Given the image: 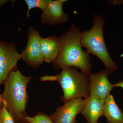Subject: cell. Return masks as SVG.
<instances>
[{"label":"cell","mask_w":123,"mask_h":123,"mask_svg":"<svg viewBox=\"0 0 123 123\" xmlns=\"http://www.w3.org/2000/svg\"><path fill=\"white\" fill-rule=\"evenodd\" d=\"M81 31L73 24L68 31L60 37V50L52 63L53 67L63 69L67 67L78 68L81 72L89 75L92 68L90 54L82 49L81 43Z\"/></svg>","instance_id":"6da1fadb"},{"label":"cell","mask_w":123,"mask_h":123,"mask_svg":"<svg viewBox=\"0 0 123 123\" xmlns=\"http://www.w3.org/2000/svg\"><path fill=\"white\" fill-rule=\"evenodd\" d=\"M32 77L24 76L17 69L10 73L4 83L3 103L18 123L25 121L27 116L25 111L28 99L27 88Z\"/></svg>","instance_id":"7a4b0ae2"},{"label":"cell","mask_w":123,"mask_h":123,"mask_svg":"<svg viewBox=\"0 0 123 123\" xmlns=\"http://www.w3.org/2000/svg\"><path fill=\"white\" fill-rule=\"evenodd\" d=\"M93 25L89 30L81 31L82 47L86 49L89 54L97 56L106 68L108 74L113 73L118 69L112 60L106 47L104 38V18L102 15H93Z\"/></svg>","instance_id":"3957f363"},{"label":"cell","mask_w":123,"mask_h":123,"mask_svg":"<svg viewBox=\"0 0 123 123\" xmlns=\"http://www.w3.org/2000/svg\"><path fill=\"white\" fill-rule=\"evenodd\" d=\"M51 81H57L63 91L64 102L75 98H86L90 94L89 75L79 72L77 68L67 67L59 74L51 76Z\"/></svg>","instance_id":"277c9868"},{"label":"cell","mask_w":123,"mask_h":123,"mask_svg":"<svg viewBox=\"0 0 123 123\" xmlns=\"http://www.w3.org/2000/svg\"><path fill=\"white\" fill-rule=\"evenodd\" d=\"M21 59L14 43L0 40V85L4 83L12 71L17 69V64Z\"/></svg>","instance_id":"5b68a950"},{"label":"cell","mask_w":123,"mask_h":123,"mask_svg":"<svg viewBox=\"0 0 123 123\" xmlns=\"http://www.w3.org/2000/svg\"><path fill=\"white\" fill-rule=\"evenodd\" d=\"M28 34L26 46L21 54V59L31 67L37 68L44 62L40 45L42 37L39 32L31 27L29 29Z\"/></svg>","instance_id":"8992f818"},{"label":"cell","mask_w":123,"mask_h":123,"mask_svg":"<svg viewBox=\"0 0 123 123\" xmlns=\"http://www.w3.org/2000/svg\"><path fill=\"white\" fill-rule=\"evenodd\" d=\"M85 99L75 98L65 102L50 116L54 123H76V117L81 113Z\"/></svg>","instance_id":"52a82bcc"},{"label":"cell","mask_w":123,"mask_h":123,"mask_svg":"<svg viewBox=\"0 0 123 123\" xmlns=\"http://www.w3.org/2000/svg\"><path fill=\"white\" fill-rule=\"evenodd\" d=\"M65 0H48L41 15L43 24L50 26L56 25L66 23L68 15L63 11V6Z\"/></svg>","instance_id":"ba28073f"},{"label":"cell","mask_w":123,"mask_h":123,"mask_svg":"<svg viewBox=\"0 0 123 123\" xmlns=\"http://www.w3.org/2000/svg\"><path fill=\"white\" fill-rule=\"evenodd\" d=\"M108 74L106 69L91 74L89 75L90 95L105 100L111 94L114 87L108 80Z\"/></svg>","instance_id":"9c48e42d"},{"label":"cell","mask_w":123,"mask_h":123,"mask_svg":"<svg viewBox=\"0 0 123 123\" xmlns=\"http://www.w3.org/2000/svg\"><path fill=\"white\" fill-rule=\"evenodd\" d=\"M85 103L81 114L88 123H98L99 118L104 116L105 100L90 95L85 98Z\"/></svg>","instance_id":"30bf717a"},{"label":"cell","mask_w":123,"mask_h":123,"mask_svg":"<svg viewBox=\"0 0 123 123\" xmlns=\"http://www.w3.org/2000/svg\"><path fill=\"white\" fill-rule=\"evenodd\" d=\"M40 45L44 62L53 63L56 59L60 50L61 44L60 37L56 36L41 37Z\"/></svg>","instance_id":"8fae6325"},{"label":"cell","mask_w":123,"mask_h":123,"mask_svg":"<svg viewBox=\"0 0 123 123\" xmlns=\"http://www.w3.org/2000/svg\"><path fill=\"white\" fill-rule=\"evenodd\" d=\"M104 116L109 123H123V112L111 94L105 100Z\"/></svg>","instance_id":"7c38bea8"},{"label":"cell","mask_w":123,"mask_h":123,"mask_svg":"<svg viewBox=\"0 0 123 123\" xmlns=\"http://www.w3.org/2000/svg\"><path fill=\"white\" fill-rule=\"evenodd\" d=\"M24 119L28 123H54L50 116L43 113H39L31 117L27 116Z\"/></svg>","instance_id":"4fadbf2b"},{"label":"cell","mask_w":123,"mask_h":123,"mask_svg":"<svg viewBox=\"0 0 123 123\" xmlns=\"http://www.w3.org/2000/svg\"><path fill=\"white\" fill-rule=\"evenodd\" d=\"M48 0H25L24 1L27 6V18L30 16V12L31 10L34 8L41 9L42 10L46 6Z\"/></svg>","instance_id":"5bb4252c"},{"label":"cell","mask_w":123,"mask_h":123,"mask_svg":"<svg viewBox=\"0 0 123 123\" xmlns=\"http://www.w3.org/2000/svg\"><path fill=\"white\" fill-rule=\"evenodd\" d=\"M13 117L2 103L0 109V123H15Z\"/></svg>","instance_id":"9a60e30c"},{"label":"cell","mask_w":123,"mask_h":123,"mask_svg":"<svg viewBox=\"0 0 123 123\" xmlns=\"http://www.w3.org/2000/svg\"><path fill=\"white\" fill-rule=\"evenodd\" d=\"M113 85L114 88V87H116V88L120 87V88H122L123 90V79L118 82L115 84H113Z\"/></svg>","instance_id":"2e32d148"},{"label":"cell","mask_w":123,"mask_h":123,"mask_svg":"<svg viewBox=\"0 0 123 123\" xmlns=\"http://www.w3.org/2000/svg\"><path fill=\"white\" fill-rule=\"evenodd\" d=\"M2 103H3V100H2V97H1V95L0 94V109L2 106Z\"/></svg>","instance_id":"e0dca14e"},{"label":"cell","mask_w":123,"mask_h":123,"mask_svg":"<svg viewBox=\"0 0 123 123\" xmlns=\"http://www.w3.org/2000/svg\"></svg>","instance_id":"ac0fdd59"}]
</instances>
